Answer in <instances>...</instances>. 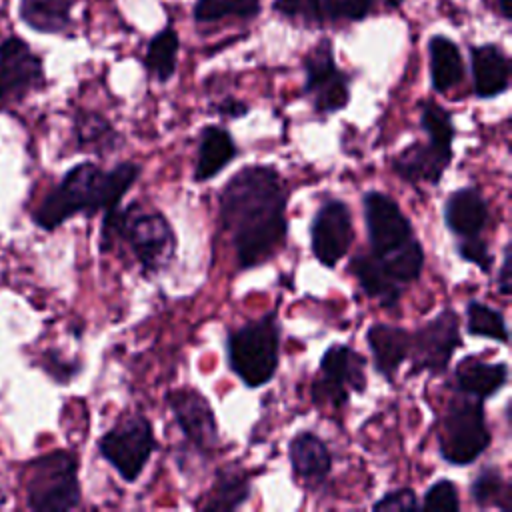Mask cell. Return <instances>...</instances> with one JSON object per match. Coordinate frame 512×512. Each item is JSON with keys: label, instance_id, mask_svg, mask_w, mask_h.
Instances as JSON below:
<instances>
[{"label": "cell", "instance_id": "3", "mask_svg": "<svg viewBox=\"0 0 512 512\" xmlns=\"http://www.w3.org/2000/svg\"><path fill=\"white\" fill-rule=\"evenodd\" d=\"M116 240L128 244L146 274L168 268L176 254V236L164 214L132 202L126 210H106L100 234V250L106 252Z\"/></svg>", "mask_w": 512, "mask_h": 512}, {"label": "cell", "instance_id": "19", "mask_svg": "<svg viewBox=\"0 0 512 512\" xmlns=\"http://www.w3.org/2000/svg\"><path fill=\"white\" fill-rule=\"evenodd\" d=\"M456 390L480 400L494 396L508 380V368L504 362H486L478 356H466L454 370Z\"/></svg>", "mask_w": 512, "mask_h": 512}, {"label": "cell", "instance_id": "36", "mask_svg": "<svg viewBox=\"0 0 512 512\" xmlns=\"http://www.w3.org/2000/svg\"><path fill=\"white\" fill-rule=\"evenodd\" d=\"M374 510H384V512H396V510H418L420 502L416 494L410 488H398L388 494H384L378 502L372 506Z\"/></svg>", "mask_w": 512, "mask_h": 512}, {"label": "cell", "instance_id": "5", "mask_svg": "<svg viewBox=\"0 0 512 512\" xmlns=\"http://www.w3.org/2000/svg\"><path fill=\"white\" fill-rule=\"evenodd\" d=\"M490 444V432L484 416V400L458 394L440 420L438 446L446 462L454 466L472 464Z\"/></svg>", "mask_w": 512, "mask_h": 512}, {"label": "cell", "instance_id": "16", "mask_svg": "<svg viewBox=\"0 0 512 512\" xmlns=\"http://www.w3.org/2000/svg\"><path fill=\"white\" fill-rule=\"evenodd\" d=\"M444 222L458 238L480 236L488 222V206L480 190L474 186L454 190L444 206Z\"/></svg>", "mask_w": 512, "mask_h": 512}, {"label": "cell", "instance_id": "22", "mask_svg": "<svg viewBox=\"0 0 512 512\" xmlns=\"http://www.w3.org/2000/svg\"><path fill=\"white\" fill-rule=\"evenodd\" d=\"M348 272L358 280L364 294L378 300L384 308H392L404 292V288L390 278V274L372 254L354 256L348 264Z\"/></svg>", "mask_w": 512, "mask_h": 512}, {"label": "cell", "instance_id": "12", "mask_svg": "<svg viewBox=\"0 0 512 512\" xmlns=\"http://www.w3.org/2000/svg\"><path fill=\"white\" fill-rule=\"evenodd\" d=\"M352 238L354 228L348 206L342 200H326L314 214L310 226L312 254L316 260L326 268H334L348 254Z\"/></svg>", "mask_w": 512, "mask_h": 512}, {"label": "cell", "instance_id": "24", "mask_svg": "<svg viewBox=\"0 0 512 512\" xmlns=\"http://www.w3.org/2000/svg\"><path fill=\"white\" fill-rule=\"evenodd\" d=\"M252 486L246 472L238 466L222 468L216 474L214 486L206 498L204 508L206 510H218V512H232L238 510L246 500L250 498Z\"/></svg>", "mask_w": 512, "mask_h": 512}, {"label": "cell", "instance_id": "35", "mask_svg": "<svg viewBox=\"0 0 512 512\" xmlns=\"http://www.w3.org/2000/svg\"><path fill=\"white\" fill-rule=\"evenodd\" d=\"M458 256L470 264H476L482 272H490L492 268V254L488 250V244L480 236H470L462 238L456 246Z\"/></svg>", "mask_w": 512, "mask_h": 512}, {"label": "cell", "instance_id": "14", "mask_svg": "<svg viewBox=\"0 0 512 512\" xmlns=\"http://www.w3.org/2000/svg\"><path fill=\"white\" fill-rule=\"evenodd\" d=\"M44 80L40 58L12 36L0 44V98H22Z\"/></svg>", "mask_w": 512, "mask_h": 512}, {"label": "cell", "instance_id": "20", "mask_svg": "<svg viewBox=\"0 0 512 512\" xmlns=\"http://www.w3.org/2000/svg\"><path fill=\"white\" fill-rule=\"evenodd\" d=\"M376 370L392 378L400 364L410 356V332L392 324H372L366 332Z\"/></svg>", "mask_w": 512, "mask_h": 512}, {"label": "cell", "instance_id": "26", "mask_svg": "<svg viewBox=\"0 0 512 512\" xmlns=\"http://www.w3.org/2000/svg\"><path fill=\"white\" fill-rule=\"evenodd\" d=\"M76 138L82 150L108 154L120 146V134L114 126L96 112H82L76 116Z\"/></svg>", "mask_w": 512, "mask_h": 512}, {"label": "cell", "instance_id": "7", "mask_svg": "<svg viewBox=\"0 0 512 512\" xmlns=\"http://www.w3.org/2000/svg\"><path fill=\"white\" fill-rule=\"evenodd\" d=\"M152 424L146 416L134 414L124 418L98 440L102 458L126 480L134 482L156 450Z\"/></svg>", "mask_w": 512, "mask_h": 512}, {"label": "cell", "instance_id": "38", "mask_svg": "<svg viewBox=\"0 0 512 512\" xmlns=\"http://www.w3.org/2000/svg\"><path fill=\"white\" fill-rule=\"evenodd\" d=\"M510 260H512V250H510V242L504 246V254H502V264H500V272H498V290L500 294L508 296L512 290V280H510Z\"/></svg>", "mask_w": 512, "mask_h": 512}, {"label": "cell", "instance_id": "31", "mask_svg": "<svg viewBox=\"0 0 512 512\" xmlns=\"http://www.w3.org/2000/svg\"><path fill=\"white\" fill-rule=\"evenodd\" d=\"M420 124L422 130L426 132L428 140L444 146V148H452V140H454V122L450 112H446L440 104L428 100L422 102L420 106Z\"/></svg>", "mask_w": 512, "mask_h": 512}, {"label": "cell", "instance_id": "30", "mask_svg": "<svg viewBox=\"0 0 512 512\" xmlns=\"http://www.w3.org/2000/svg\"><path fill=\"white\" fill-rule=\"evenodd\" d=\"M260 12V0H196L194 20L216 22L222 18H254Z\"/></svg>", "mask_w": 512, "mask_h": 512}, {"label": "cell", "instance_id": "37", "mask_svg": "<svg viewBox=\"0 0 512 512\" xmlns=\"http://www.w3.org/2000/svg\"><path fill=\"white\" fill-rule=\"evenodd\" d=\"M44 370L58 382H68L76 372H78V364L76 362H66L62 360L58 354H54L52 350L44 356Z\"/></svg>", "mask_w": 512, "mask_h": 512}, {"label": "cell", "instance_id": "10", "mask_svg": "<svg viewBox=\"0 0 512 512\" xmlns=\"http://www.w3.org/2000/svg\"><path fill=\"white\" fill-rule=\"evenodd\" d=\"M462 344L460 338V322L454 310L446 308L434 318H430L424 326H420L414 334H410V356L414 372H430L442 374L454 350Z\"/></svg>", "mask_w": 512, "mask_h": 512}, {"label": "cell", "instance_id": "34", "mask_svg": "<svg viewBox=\"0 0 512 512\" xmlns=\"http://www.w3.org/2000/svg\"><path fill=\"white\" fill-rule=\"evenodd\" d=\"M274 10L290 16L300 18L304 22H322V6L320 0H274Z\"/></svg>", "mask_w": 512, "mask_h": 512}, {"label": "cell", "instance_id": "15", "mask_svg": "<svg viewBox=\"0 0 512 512\" xmlns=\"http://www.w3.org/2000/svg\"><path fill=\"white\" fill-rule=\"evenodd\" d=\"M452 148L438 146L434 142H412L394 160V172L412 184H438L450 166Z\"/></svg>", "mask_w": 512, "mask_h": 512}, {"label": "cell", "instance_id": "4", "mask_svg": "<svg viewBox=\"0 0 512 512\" xmlns=\"http://www.w3.org/2000/svg\"><path fill=\"white\" fill-rule=\"evenodd\" d=\"M226 352L228 366L248 388H260L272 380L280 354L276 312L272 310L264 318L232 330L226 340Z\"/></svg>", "mask_w": 512, "mask_h": 512}, {"label": "cell", "instance_id": "18", "mask_svg": "<svg viewBox=\"0 0 512 512\" xmlns=\"http://www.w3.org/2000/svg\"><path fill=\"white\" fill-rule=\"evenodd\" d=\"M474 92L478 98H494L508 90L510 62L496 44H482L470 50Z\"/></svg>", "mask_w": 512, "mask_h": 512}, {"label": "cell", "instance_id": "9", "mask_svg": "<svg viewBox=\"0 0 512 512\" xmlns=\"http://www.w3.org/2000/svg\"><path fill=\"white\" fill-rule=\"evenodd\" d=\"M304 94L318 114H334L350 100V80L336 66L332 46L320 40L304 58Z\"/></svg>", "mask_w": 512, "mask_h": 512}, {"label": "cell", "instance_id": "2", "mask_svg": "<svg viewBox=\"0 0 512 512\" xmlns=\"http://www.w3.org/2000/svg\"><path fill=\"white\" fill-rule=\"evenodd\" d=\"M140 170L134 162H120L110 170H102L94 162H82L68 170L62 182L42 200L34 212V222L44 230H54L78 212L92 216L98 210L116 208Z\"/></svg>", "mask_w": 512, "mask_h": 512}, {"label": "cell", "instance_id": "28", "mask_svg": "<svg viewBox=\"0 0 512 512\" xmlns=\"http://www.w3.org/2000/svg\"><path fill=\"white\" fill-rule=\"evenodd\" d=\"M466 330L472 336L490 338L502 344H506L510 336L504 316L478 300H470L466 306Z\"/></svg>", "mask_w": 512, "mask_h": 512}, {"label": "cell", "instance_id": "25", "mask_svg": "<svg viewBox=\"0 0 512 512\" xmlns=\"http://www.w3.org/2000/svg\"><path fill=\"white\" fill-rule=\"evenodd\" d=\"M72 0H22L20 18L38 32H62L70 24Z\"/></svg>", "mask_w": 512, "mask_h": 512}, {"label": "cell", "instance_id": "11", "mask_svg": "<svg viewBox=\"0 0 512 512\" xmlns=\"http://www.w3.org/2000/svg\"><path fill=\"white\" fill-rule=\"evenodd\" d=\"M364 218L374 256H388L416 238L410 220L388 194L376 190L366 192Z\"/></svg>", "mask_w": 512, "mask_h": 512}, {"label": "cell", "instance_id": "17", "mask_svg": "<svg viewBox=\"0 0 512 512\" xmlns=\"http://www.w3.org/2000/svg\"><path fill=\"white\" fill-rule=\"evenodd\" d=\"M288 458L296 478L306 486H318L332 470V456L322 438L312 432H300L292 438Z\"/></svg>", "mask_w": 512, "mask_h": 512}, {"label": "cell", "instance_id": "27", "mask_svg": "<svg viewBox=\"0 0 512 512\" xmlns=\"http://www.w3.org/2000/svg\"><path fill=\"white\" fill-rule=\"evenodd\" d=\"M180 48V38L172 26H166L148 42L144 66L146 70L156 76V80L166 82L176 72V56Z\"/></svg>", "mask_w": 512, "mask_h": 512}, {"label": "cell", "instance_id": "6", "mask_svg": "<svg viewBox=\"0 0 512 512\" xmlns=\"http://www.w3.org/2000/svg\"><path fill=\"white\" fill-rule=\"evenodd\" d=\"M28 506L38 512H64L80 504L78 464L70 452L56 450L30 464Z\"/></svg>", "mask_w": 512, "mask_h": 512}, {"label": "cell", "instance_id": "21", "mask_svg": "<svg viewBox=\"0 0 512 512\" xmlns=\"http://www.w3.org/2000/svg\"><path fill=\"white\" fill-rule=\"evenodd\" d=\"M236 154H238V148L226 128L216 124L202 128L196 166H194V180L206 182L214 178L220 170H224L236 158Z\"/></svg>", "mask_w": 512, "mask_h": 512}, {"label": "cell", "instance_id": "41", "mask_svg": "<svg viewBox=\"0 0 512 512\" xmlns=\"http://www.w3.org/2000/svg\"><path fill=\"white\" fill-rule=\"evenodd\" d=\"M404 0H386V4L390 6V8H396V6H400Z\"/></svg>", "mask_w": 512, "mask_h": 512}, {"label": "cell", "instance_id": "29", "mask_svg": "<svg viewBox=\"0 0 512 512\" xmlns=\"http://www.w3.org/2000/svg\"><path fill=\"white\" fill-rule=\"evenodd\" d=\"M472 500L482 506H500L502 510H510V486L504 482L502 472L494 466L482 468L470 486Z\"/></svg>", "mask_w": 512, "mask_h": 512}, {"label": "cell", "instance_id": "39", "mask_svg": "<svg viewBox=\"0 0 512 512\" xmlns=\"http://www.w3.org/2000/svg\"><path fill=\"white\" fill-rule=\"evenodd\" d=\"M218 114L226 116V118H240V116H246L248 114V106L236 98H224L218 106H216Z\"/></svg>", "mask_w": 512, "mask_h": 512}, {"label": "cell", "instance_id": "1", "mask_svg": "<svg viewBox=\"0 0 512 512\" xmlns=\"http://www.w3.org/2000/svg\"><path fill=\"white\" fill-rule=\"evenodd\" d=\"M286 202L284 180L272 166H246L222 188L220 222L242 270L268 262L284 246Z\"/></svg>", "mask_w": 512, "mask_h": 512}, {"label": "cell", "instance_id": "13", "mask_svg": "<svg viewBox=\"0 0 512 512\" xmlns=\"http://www.w3.org/2000/svg\"><path fill=\"white\" fill-rule=\"evenodd\" d=\"M168 406L188 442L200 452H210L218 446V424L204 394L194 388H178L168 394Z\"/></svg>", "mask_w": 512, "mask_h": 512}, {"label": "cell", "instance_id": "33", "mask_svg": "<svg viewBox=\"0 0 512 512\" xmlns=\"http://www.w3.org/2000/svg\"><path fill=\"white\" fill-rule=\"evenodd\" d=\"M374 0H324V12L330 20H348L356 22L362 20Z\"/></svg>", "mask_w": 512, "mask_h": 512}, {"label": "cell", "instance_id": "40", "mask_svg": "<svg viewBox=\"0 0 512 512\" xmlns=\"http://www.w3.org/2000/svg\"><path fill=\"white\" fill-rule=\"evenodd\" d=\"M498 10H500V14H502L506 20H510V8H508V0H498Z\"/></svg>", "mask_w": 512, "mask_h": 512}, {"label": "cell", "instance_id": "32", "mask_svg": "<svg viewBox=\"0 0 512 512\" xmlns=\"http://www.w3.org/2000/svg\"><path fill=\"white\" fill-rule=\"evenodd\" d=\"M420 508H424V510H450V512L460 510L458 490H456L454 482L442 478L436 484H432L426 490Z\"/></svg>", "mask_w": 512, "mask_h": 512}, {"label": "cell", "instance_id": "23", "mask_svg": "<svg viewBox=\"0 0 512 512\" xmlns=\"http://www.w3.org/2000/svg\"><path fill=\"white\" fill-rule=\"evenodd\" d=\"M430 50V80L436 92H448L460 84L464 76L462 56L458 46L446 36H432Z\"/></svg>", "mask_w": 512, "mask_h": 512}, {"label": "cell", "instance_id": "8", "mask_svg": "<svg viewBox=\"0 0 512 512\" xmlns=\"http://www.w3.org/2000/svg\"><path fill=\"white\" fill-rule=\"evenodd\" d=\"M366 358L346 344L330 346L320 360V374L312 382L310 396L316 406L342 408L348 392H364Z\"/></svg>", "mask_w": 512, "mask_h": 512}]
</instances>
